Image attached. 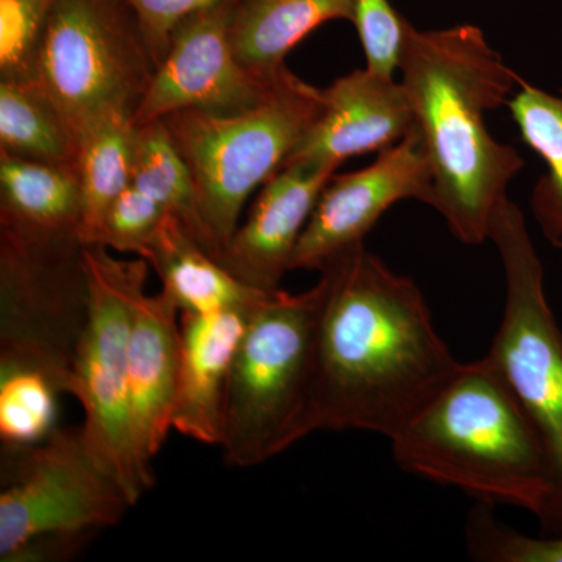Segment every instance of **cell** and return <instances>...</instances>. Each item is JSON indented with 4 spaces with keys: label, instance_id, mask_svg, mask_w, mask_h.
<instances>
[{
    "label": "cell",
    "instance_id": "1",
    "mask_svg": "<svg viewBox=\"0 0 562 562\" xmlns=\"http://www.w3.org/2000/svg\"><path fill=\"white\" fill-rule=\"evenodd\" d=\"M310 428L394 438L449 383L461 362L436 330L424 294L364 244L321 272Z\"/></svg>",
    "mask_w": 562,
    "mask_h": 562
},
{
    "label": "cell",
    "instance_id": "2",
    "mask_svg": "<svg viewBox=\"0 0 562 562\" xmlns=\"http://www.w3.org/2000/svg\"><path fill=\"white\" fill-rule=\"evenodd\" d=\"M398 70L430 162V206L458 241L479 246L525 166L487 131L486 113L506 105L522 77L471 24L417 31L408 22Z\"/></svg>",
    "mask_w": 562,
    "mask_h": 562
},
{
    "label": "cell",
    "instance_id": "3",
    "mask_svg": "<svg viewBox=\"0 0 562 562\" xmlns=\"http://www.w3.org/2000/svg\"><path fill=\"white\" fill-rule=\"evenodd\" d=\"M402 471L541 519L552 469L538 427L490 355L465 362L394 438Z\"/></svg>",
    "mask_w": 562,
    "mask_h": 562
},
{
    "label": "cell",
    "instance_id": "4",
    "mask_svg": "<svg viewBox=\"0 0 562 562\" xmlns=\"http://www.w3.org/2000/svg\"><path fill=\"white\" fill-rule=\"evenodd\" d=\"M325 294L321 276L312 290L272 292L251 312L225 392L220 447L228 465L254 468L312 435Z\"/></svg>",
    "mask_w": 562,
    "mask_h": 562
},
{
    "label": "cell",
    "instance_id": "5",
    "mask_svg": "<svg viewBox=\"0 0 562 562\" xmlns=\"http://www.w3.org/2000/svg\"><path fill=\"white\" fill-rule=\"evenodd\" d=\"M322 109V90L283 68L246 109L181 110L162 120L190 166L217 260L238 228L244 203L283 168Z\"/></svg>",
    "mask_w": 562,
    "mask_h": 562
},
{
    "label": "cell",
    "instance_id": "6",
    "mask_svg": "<svg viewBox=\"0 0 562 562\" xmlns=\"http://www.w3.org/2000/svg\"><path fill=\"white\" fill-rule=\"evenodd\" d=\"M77 235L0 233V376L32 373L60 395L90 317V288Z\"/></svg>",
    "mask_w": 562,
    "mask_h": 562
},
{
    "label": "cell",
    "instance_id": "7",
    "mask_svg": "<svg viewBox=\"0 0 562 562\" xmlns=\"http://www.w3.org/2000/svg\"><path fill=\"white\" fill-rule=\"evenodd\" d=\"M490 239L505 273V305L487 351L541 432L553 492L542 536L562 535V328L543 288L541 258L522 211L508 198L492 214Z\"/></svg>",
    "mask_w": 562,
    "mask_h": 562
},
{
    "label": "cell",
    "instance_id": "8",
    "mask_svg": "<svg viewBox=\"0 0 562 562\" xmlns=\"http://www.w3.org/2000/svg\"><path fill=\"white\" fill-rule=\"evenodd\" d=\"M90 317L74 364L72 395L83 409L80 430L92 457L135 506L151 490L136 461L128 414V353L136 303L146 294L149 262L121 260L83 246Z\"/></svg>",
    "mask_w": 562,
    "mask_h": 562
},
{
    "label": "cell",
    "instance_id": "9",
    "mask_svg": "<svg viewBox=\"0 0 562 562\" xmlns=\"http://www.w3.org/2000/svg\"><path fill=\"white\" fill-rule=\"evenodd\" d=\"M157 63L124 0H57L33 79L74 132L110 111L135 113Z\"/></svg>",
    "mask_w": 562,
    "mask_h": 562
},
{
    "label": "cell",
    "instance_id": "10",
    "mask_svg": "<svg viewBox=\"0 0 562 562\" xmlns=\"http://www.w3.org/2000/svg\"><path fill=\"white\" fill-rule=\"evenodd\" d=\"M132 506L80 428H55L33 446L2 447L0 561L11 562L41 536L116 527Z\"/></svg>",
    "mask_w": 562,
    "mask_h": 562
},
{
    "label": "cell",
    "instance_id": "11",
    "mask_svg": "<svg viewBox=\"0 0 562 562\" xmlns=\"http://www.w3.org/2000/svg\"><path fill=\"white\" fill-rule=\"evenodd\" d=\"M236 5L238 0H221L177 25L169 49L133 113L136 128L181 110L225 113L246 109L268 91L283 69L265 77L238 60L232 43Z\"/></svg>",
    "mask_w": 562,
    "mask_h": 562
},
{
    "label": "cell",
    "instance_id": "12",
    "mask_svg": "<svg viewBox=\"0 0 562 562\" xmlns=\"http://www.w3.org/2000/svg\"><path fill=\"white\" fill-rule=\"evenodd\" d=\"M416 199L431 205L432 179L424 140L414 122L405 138L382 150L368 168L333 176L303 228L291 271H324L361 246L395 203Z\"/></svg>",
    "mask_w": 562,
    "mask_h": 562
},
{
    "label": "cell",
    "instance_id": "13",
    "mask_svg": "<svg viewBox=\"0 0 562 562\" xmlns=\"http://www.w3.org/2000/svg\"><path fill=\"white\" fill-rule=\"evenodd\" d=\"M324 109L284 166L317 162L338 169L351 157L390 149L414 125L402 81L357 69L322 90Z\"/></svg>",
    "mask_w": 562,
    "mask_h": 562
},
{
    "label": "cell",
    "instance_id": "14",
    "mask_svg": "<svg viewBox=\"0 0 562 562\" xmlns=\"http://www.w3.org/2000/svg\"><path fill=\"white\" fill-rule=\"evenodd\" d=\"M336 168L295 161L261 187L246 222L236 228L222 265L244 283L265 292L281 290L292 254Z\"/></svg>",
    "mask_w": 562,
    "mask_h": 562
},
{
    "label": "cell",
    "instance_id": "15",
    "mask_svg": "<svg viewBox=\"0 0 562 562\" xmlns=\"http://www.w3.org/2000/svg\"><path fill=\"white\" fill-rule=\"evenodd\" d=\"M181 364L180 312L162 292L136 303L128 353V414L133 449L154 487L151 461L172 430Z\"/></svg>",
    "mask_w": 562,
    "mask_h": 562
},
{
    "label": "cell",
    "instance_id": "16",
    "mask_svg": "<svg viewBox=\"0 0 562 562\" xmlns=\"http://www.w3.org/2000/svg\"><path fill=\"white\" fill-rule=\"evenodd\" d=\"M255 308L180 314L181 364L172 430L205 446H220L233 361Z\"/></svg>",
    "mask_w": 562,
    "mask_h": 562
},
{
    "label": "cell",
    "instance_id": "17",
    "mask_svg": "<svg viewBox=\"0 0 562 562\" xmlns=\"http://www.w3.org/2000/svg\"><path fill=\"white\" fill-rule=\"evenodd\" d=\"M143 260L161 279L162 294L181 313L210 314L250 310L272 292L255 290L233 276L168 214Z\"/></svg>",
    "mask_w": 562,
    "mask_h": 562
},
{
    "label": "cell",
    "instance_id": "18",
    "mask_svg": "<svg viewBox=\"0 0 562 562\" xmlns=\"http://www.w3.org/2000/svg\"><path fill=\"white\" fill-rule=\"evenodd\" d=\"M0 224L32 235H77L81 188L76 165L0 155Z\"/></svg>",
    "mask_w": 562,
    "mask_h": 562
},
{
    "label": "cell",
    "instance_id": "19",
    "mask_svg": "<svg viewBox=\"0 0 562 562\" xmlns=\"http://www.w3.org/2000/svg\"><path fill=\"white\" fill-rule=\"evenodd\" d=\"M357 0H238L232 25L236 57L247 69L272 77L310 33L328 21L353 22Z\"/></svg>",
    "mask_w": 562,
    "mask_h": 562
},
{
    "label": "cell",
    "instance_id": "20",
    "mask_svg": "<svg viewBox=\"0 0 562 562\" xmlns=\"http://www.w3.org/2000/svg\"><path fill=\"white\" fill-rule=\"evenodd\" d=\"M132 116L127 111H110L79 133V239L83 246L91 241L111 203L132 184L136 139Z\"/></svg>",
    "mask_w": 562,
    "mask_h": 562
},
{
    "label": "cell",
    "instance_id": "21",
    "mask_svg": "<svg viewBox=\"0 0 562 562\" xmlns=\"http://www.w3.org/2000/svg\"><path fill=\"white\" fill-rule=\"evenodd\" d=\"M524 143L546 162L531 192V213L543 238L562 250V90L543 91L520 80L506 103Z\"/></svg>",
    "mask_w": 562,
    "mask_h": 562
},
{
    "label": "cell",
    "instance_id": "22",
    "mask_svg": "<svg viewBox=\"0 0 562 562\" xmlns=\"http://www.w3.org/2000/svg\"><path fill=\"white\" fill-rule=\"evenodd\" d=\"M0 151L25 160L77 166L79 136L38 81L2 79Z\"/></svg>",
    "mask_w": 562,
    "mask_h": 562
},
{
    "label": "cell",
    "instance_id": "23",
    "mask_svg": "<svg viewBox=\"0 0 562 562\" xmlns=\"http://www.w3.org/2000/svg\"><path fill=\"white\" fill-rule=\"evenodd\" d=\"M132 184L161 203L169 214L179 220L184 231L214 257L190 166L181 157L162 120L136 128Z\"/></svg>",
    "mask_w": 562,
    "mask_h": 562
},
{
    "label": "cell",
    "instance_id": "24",
    "mask_svg": "<svg viewBox=\"0 0 562 562\" xmlns=\"http://www.w3.org/2000/svg\"><path fill=\"white\" fill-rule=\"evenodd\" d=\"M49 382L32 373L0 376V439L2 447L43 441L57 428L58 398Z\"/></svg>",
    "mask_w": 562,
    "mask_h": 562
},
{
    "label": "cell",
    "instance_id": "25",
    "mask_svg": "<svg viewBox=\"0 0 562 562\" xmlns=\"http://www.w3.org/2000/svg\"><path fill=\"white\" fill-rule=\"evenodd\" d=\"M472 560L483 562H562V535L531 538L497 520L494 508L479 503L465 524Z\"/></svg>",
    "mask_w": 562,
    "mask_h": 562
},
{
    "label": "cell",
    "instance_id": "26",
    "mask_svg": "<svg viewBox=\"0 0 562 562\" xmlns=\"http://www.w3.org/2000/svg\"><path fill=\"white\" fill-rule=\"evenodd\" d=\"M57 0H0L2 79H33L36 55Z\"/></svg>",
    "mask_w": 562,
    "mask_h": 562
},
{
    "label": "cell",
    "instance_id": "27",
    "mask_svg": "<svg viewBox=\"0 0 562 562\" xmlns=\"http://www.w3.org/2000/svg\"><path fill=\"white\" fill-rule=\"evenodd\" d=\"M168 214L161 203L131 184L111 203L88 246L144 258Z\"/></svg>",
    "mask_w": 562,
    "mask_h": 562
},
{
    "label": "cell",
    "instance_id": "28",
    "mask_svg": "<svg viewBox=\"0 0 562 562\" xmlns=\"http://www.w3.org/2000/svg\"><path fill=\"white\" fill-rule=\"evenodd\" d=\"M353 24L368 69L394 79L395 70L401 68L408 21L397 13L390 0H357Z\"/></svg>",
    "mask_w": 562,
    "mask_h": 562
},
{
    "label": "cell",
    "instance_id": "29",
    "mask_svg": "<svg viewBox=\"0 0 562 562\" xmlns=\"http://www.w3.org/2000/svg\"><path fill=\"white\" fill-rule=\"evenodd\" d=\"M149 47L155 63L160 65L171 44L172 33L181 21L221 0H124Z\"/></svg>",
    "mask_w": 562,
    "mask_h": 562
}]
</instances>
